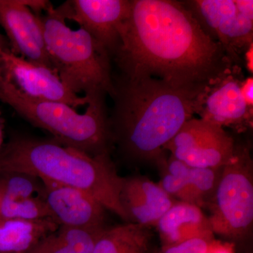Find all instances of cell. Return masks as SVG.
Here are the masks:
<instances>
[{
    "mask_svg": "<svg viewBox=\"0 0 253 253\" xmlns=\"http://www.w3.org/2000/svg\"><path fill=\"white\" fill-rule=\"evenodd\" d=\"M156 227L163 246L181 244L194 239H214L211 223L202 208L176 201L158 221Z\"/></svg>",
    "mask_w": 253,
    "mask_h": 253,
    "instance_id": "5bb4252c",
    "label": "cell"
},
{
    "mask_svg": "<svg viewBox=\"0 0 253 253\" xmlns=\"http://www.w3.org/2000/svg\"><path fill=\"white\" fill-rule=\"evenodd\" d=\"M41 179L26 173L0 174V201H18L42 196Z\"/></svg>",
    "mask_w": 253,
    "mask_h": 253,
    "instance_id": "44dd1931",
    "label": "cell"
},
{
    "mask_svg": "<svg viewBox=\"0 0 253 253\" xmlns=\"http://www.w3.org/2000/svg\"><path fill=\"white\" fill-rule=\"evenodd\" d=\"M0 219L37 221L53 217L43 196H36L18 201H0Z\"/></svg>",
    "mask_w": 253,
    "mask_h": 253,
    "instance_id": "7402d4cb",
    "label": "cell"
},
{
    "mask_svg": "<svg viewBox=\"0 0 253 253\" xmlns=\"http://www.w3.org/2000/svg\"><path fill=\"white\" fill-rule=\"evenodd\" d=\"M181 2L214 41L221 23L236 11V0H189Z\"/></svg>",
    "mask_w": 253,
    "mask_h": 253,
    "instance_id": "ffe728a7",
    "label": "cell"
},
{
    "mask_svg": "<svg viewBox=\"0 0 253 253\" xmlns=\"http://www.w3.org/2000/svg\"><path fill=\"white\" fill-rule=\"evenodd\" d=\"M236 144L224 127L192 118L166 144L165 151L191 167L222 168L234 156Z\"/></svg>",
    "mask_w": 253,
    "mask_h": 253,
    "instance_id": "52a82bcc",
    "label": "cell"
},
{
    "mask_svg": "<svg viewBox=\"0 0 253 253\" xmlns=\"http://www.w3.org/2000/svg\"><path fill=\"white\" fill-rule=\"evenodd\" d=\"M66 20L77 23L109 53L120 45V31L127 18L131 0H70L59 6Z\"/></svg>",
    "mask_w": 253,
    "mask_h": 253,
    "instance_id": "9c48e42d",
    "label": "cell"
},
{
    "mask_svg": "<svg viewBox=\"0 0 253 253\" xmlns=\"http://www.w3.org/2000/svg\"><path fill=\"white\" fill-rule=\"evenodd\" d=\"M107 227L86 229L59 226L27 253H94L95 245Z\"/></svg>",
    "mask_w": 253,
    "mask_h": 253,
    "instance_id": "ac0fdd59",
    "label": "cell"
},
{
    "mask_svg": "<svg viewBox=\"0 0 253 253\" xmlns=\"http://www.w3.org/2000/svg\"><path fill=\"white\" fill-rule=\"evenodd\" d=\"M241 92L246 103L250 107L253 106V79L252 77L248 78L244 82H241Z\"/></svg>",
    "mask_w": 253,
    "mask_h": 253,
    "instance_id": "484cf974",
    "label": "cell"
},
{
    "mask_svg": "<svg viewBox=\"0 0 253 253\" xmlns=\"http://www.w3.org/2000/svg\"><path fill=\"white\" fill-rule=\"evenodd\" d=\"M241 85V81L232 75L213 86L200 106L201 118L238 130L252 126L253 108L246 103Z\"/></svg>",
    "mask_w": 253,
    "mask_h": 253,
    "instance_id": "7c38bea8",
    "label": "cell"
},
{
    "mask_svg": "<svg viewBox=\"0 0 253 253\" xmlns=\"http://www.w3.org/2000/svg\"><path fill=\"white\" fill-rule=\"evenodd\" d=\"M0 26L14 54L55 71L46 49L41 16L34 14L22 0H0Z\"/></svg>",
    "mask_w": 253,
    "mask_h": 253,
    "instance_id": "30bf717a",
    "label": "cell"
},
{
    "mask_svg": "<svg viewBox=\"0 0 253 253\" xmlns=\"http://www.w3.org/2000/svg\"><path fill=\"white\" fill-rule=\"evenodd\" d=\"M94 253H157L151 227L135 223L108 226L95 245Z\"/></svg>",
    "mask_w": 253,
    "mask_h": 253,
    "instance_id": "e0dca14e",
    "label": "cell"
},
{
    "mask_svg": "<svg viewBox=\"0 0 253 253\" xmlns=\"http://www.w3.org/2000/svg\"><path fill=\"white\" fill-rule=\"evenodd\" d=\"M166 156L164 155L156 164L161 172V181L158 184L175 201L189 203L201 208L199 199L191 186L184 179L172 175L166 169L163 164V158Z\"/></svg>",
    "mask_w": 253,
    "mask_h": 253,
    "instance_id": "603a6c76",
    "label": "cell"
},
{
    "mask_svg": "<svg viewBox=\"0 0 253 253\" xmlns=\"http://www.w3.org/2000/svg\"><path fill=\"white\" fill-rule=\"evenodd\" d=\"M59 227L53 219H0V253H27Z\"/></svg>",
    "mask_w": 253,
    "mask_h": 253,
    "instance_id": "2e32d148",
    "label": "cell"
},
{
    "mask_svg": "<svg viewBox=\"0 0 253 253\" xmlns=\"http://www.w3.org/2000/svg\"><path fill=\"white\" fill-rule=\"evenodd\" d=\"M41 181L43 198L59 226L86 229L107 227V211L90 195L71 186Z\"/></svg>",
    "mask_w": 253,
    "mask_h": 253,
    "instance_id": "8fae6325",
    "label": "cell"
},
{
    "mask_svg": "<svg viewBox=\"0 0 253 253\" xmlns=\"http://www.w3.org/2000/svg\"><path fill=\"white\" fill-rule=\"evenodd\" d=\"M204 253H235V246L229 241L214 239L208 243Z\"/></svg>",
    "mask_w": 253,
    "mask_h": 253,
    "instance_id": "d4e9b609",
    "label": "cell"
},
{
    "mask_svg": "<svg viewBox=\"0 0 253 253\" xmlns=\"http://www.w3.org/2000/svg\"><path fill=\"white\" fill-rule=\"evenodd\" d=\"M206 208L214 234L244 240L253 224V164L251 150L236 145L234 156L221 169L220 178Z\"/></svg>",
    "mask_w": 253,
    "mask_h": 253,
    "instance_id": "8992f818",
    "label": "cell"
},
{
    "mask_svg": "<svg viewBox=\"0 0 253 253\" xmlns=\"http://www.w3.org/2000/svg\"><path fill=\"white\" fill-rule=\"evenodd\" d=\"M120 38L112 59L121 76L154 78L201 102L213 86L239 73L181 1L131 0Z\"/></svg>",
    "mask_w": 253,
    "mask_h": 253,
    "instance_id": "6da1fadb",
    "label": "cell"
},
{
    "mask_svg": "<svg viewBox=\"0 0 253 253\" xmlns=\"http://www.w3.org/2000/svg\"><path fill=\"white\" fill-rule=\"evenodd\" d=\"M163 164L171 174L184 179L191 186L201 208H206L217 188L222 168L191 167L171 155L168 158L165 156Z\"/></svg>",
    "mask_w": 253,
    "mask_h": 253,
    "instance_id": "d6986e66",
    "label": "cell"
},
{
    "mask_svg": "<svg viewBox=\"0 0 253 253\" xmlns=\"http://www.w3.org/2000/svg\"><path fill=\"white\" fill-rule=\"evenodd\" d=\"M236 11L226 18L216 32L214 40L220 43L236 66L241 55L252 46L253 1L236 0Z\"/></svg>",
    "mask_w": 253,
    "mask_h": 253,
    "instance_id": "9a60e30c",
    "label": "cell"
},
{
    "mask_svg": "<svg viewBox=\"0 0 253 253\" xmlns=\"http://www.w3.org/2000/svg\"><path fill=\"white\" fill-rule=\"evenodd\" d=\"M210 241L204 239L189 240L179 244L163 246L161 253H204Z\"/></svg>",
    "mask_w": 253,
    "mask_h": 253,
    "instance_id": "cb8c5ba5",
    "label": "cell"
},
{
    "mask_svg": "<svg viewBox=\"0 0 253 253\" xmlns=\"http://www.w3.org/2000/svg\"><path fill=\"white\" fill-rule=\"evenodd\" d=\"M5 49H11L9 43L6 38L0 34V50Z\"/></svg>",
    "mask_w": 253,
    "mask_h": 253,
    "instance_id": "83f0119b",
    "label": "cell"
},
{
    "mask_svg": "<svg viewBox=\"0 0 253 253\" xmlns=\"http://www.w3.org/2000/svg\"><path fill=\"white\" fill-rule=\"evenodd\" d=\"M26 173L87 193L107 211L130 223L121 202L123 177L111 155L92 156L60 144L14 134L0 153V174Z\"/></svg>",
    "mask_w": 253,
    "mask_h": 253,
    "instance_id": "3957f363",
    "label": "cell"
},
{
    "mask_svg": "<svg viewBox=\"0 0 253 253\" xmlns=\"http://www.w3.org/2000/svg\"><path fill=\"white\" fill-rule=\"evenodd\" d=\"M106 97L87 99L86 111L79 113L63 103L31 99L0 80V101L60 144L92 156L111 155L114 148Z\"/></svg>",
    "mask_w": 253,
    "mask_h": 253,
    "instance_id": "277c9868",
    "label": "cell"
},
{
    "mask_svg": "<svg viewBox=\"0 0 253 253\" xmlns=\"http://www.w3.org/2000/svg\"><path fill=\"white\" fill-rule=\"evenodd\" d=\"M41 20L48 54L63 84L86 99L112 98L114 78L107 50L83 28L68 27L59 7L50 6Z\"/></svg>",
    "mask_w": 253,
    "mask_h": 253,
    "instance_id": "5b68a950",
    "label": "cell"
},
{
    "mask_svg": "<svg viewBox=\"0 0 253 253\" xmlns=\"http://www.w3.org/2000/svg\"><path fill=\"white\" fill-rule=\"evenodd\" d=\"M4 120L0 111V153L4 146Z\"/></svg>",
    "mask_w": 253,
    "mask_h": 253,
    "instance_id": "4316f807",
    "label": "cell"
},
{
    "mask_svg": "<svg viewBox=\"0 0 253 253\" xmlns=\"http://www.w3.org/2000/svg\"><path fill=\"white\" fill-rule=\"evenodd\" d=\"M114 87L110 116L114 146L134 162L156 164L201 106L196 98L148 76L121 75L114 78Z\"/></svg>",
    "mask_w": 253,
    "mask_h": 253,
    "instance_id": "7a4b0ae2",
    "label": "cell"
},
{
    "mask_svg": "<svg viewBox=\"0 0 253 253\" xmlns=\"http://www.w3.org/2000/svg\"><path fill=\"white\" fill-rule=\"evenodd\" d=\"M175 201L145 176L123 177L121 202L130 223L156 226Z\"/></svg>",
    "mask_w": 253,
    "mask_h": 253,
    "instance_id": "4fadbf2b",
    "label": "cell"
},
{
    "mask_svg": "<svg viewBox=\"0 0 253 253\" xmlns=\"http://www.w3.org/2000/svg\"><path fill=\"white\" fill-rule=\"evenodd\" d=\"M0 80L31 99L63 103L76 110L88 104L86 97L63 84L57 73L23 59L11 49L0 50Z\"/></svg>",
    "mask_w": 253,
    "mask_h": 253,
    "instance_id": "ba28073f",
    "label": "cell"
}]
</instances>
